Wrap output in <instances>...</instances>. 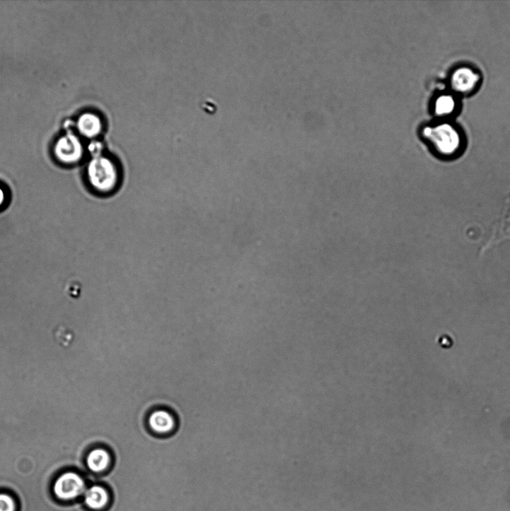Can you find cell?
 Instances as JSON below:
<instances>
[{
	"mask_svg": "<svg viewBox=\"0 0 510 511\" xmlns=\"http://www.w3.org/2000/svg\"><path fill=\"white\" fill-rule=\"evenodd\" d=\"M84 153L83 144L75 134L69 133L62 137L54 147L57 159L64 164L79 162Z\"/></svg>",
	"mask_w": 510,
	"mask_h": 511,
	"instance_id": "277c9868",
	"label": "cell"
},
{
	"mask_svg": "<svg viewBox=\"0 0 510 511\" xmlns=\"http://www.w3.org/2000/svg\"><path fill=\"white\" fill-rule=\"evenodd\" d=\"M122 174L115 162L101 154L93 156L87 167L89 185L103 195L113 194L120 190L122 182Z\"/></svg>",
	"mask_w": 510,
	"mask_h": 511,
	"instance_id": "6da1fadb",
	"label": "cell"
},
{
	"mask_svg": "<svg viewBox=\"0 0 510 511\" xmlns=\"http://www.w3.org/2000/svg\"><path fill=\"white\" fill-rule=\"evenodd\" d=\"M6 201V193L4 190L0 187V207H2Z\"/></svg>",
	"mask_w": 510,
	"mask_h": 511,
	"instance_id": "4fadbf2b",
	"label": "cell"
},
{
	"mask_svg": "<svg viewBox=\"0 0 510 511\" xmlns=\"http://www.w3.org/2000/svg\"><path fill=\"white\" fill-rule=\"evenodd\" d=\"M16 503L11 496L0 494V511H16Z\"/></svg>",
	"mask_w": 510,
	"mask_h": 511,
	"instance_id": "7c38bea8",
	"label": "cell"
},
{
	"mask_svg": "<svg viewBox=\"0 0 510 511\" xmlns=\"http://www.w3.org/2000/svg\"><path fill=\"white\" fill-rule=\"evenodd\" d=\"M456 108V98L448 94L439 96L434 104V111L436 115L440 117L451 115L455 111Z\"/></svg>",
	"mask_w": 510,
	"mask_h": 511,
	"instance_id": "8fae6325",
	"label": "cell"
},
{
	"mask_svg": "<svg viewBox=\"0 0 510 511\" xmlns=\"http://www.w3.org/2000/svg\"><path fill=\"white\" fill-rule=\"evenodd\" d=\"M422 136L429 147L444 159L455 156L463 147V138L459 130L447 122L424 127Z\"/></svg>",
	"mask_w": 510,
	"mask_h": 511,
	"instance_id": "7a4b0ae2",
	"label": "cell"
},
{
	"mask_svg": "<svg viewBox=\"0 0 510 511\" xmlns=\"http://www.w3.org/2000/svg\"><path fill=\"white\" fill-rule=\"evenodd\" d=\"M510 240V193L504 205L500 217L494 221L487 241L482 244L480 256H483L494 246Z\"/></svg>",
	"mask_w": 510,
	"mask_h": 511,
	"instance_id": "3957f363",
	"label": "cell"
},
{
	"mask_svg": "<svg viewBox=\"0 0 510 511\" xmlns=\"http://www.w3.org/2000/svg\"><path fill=\"white\" fill-rule=\"evenodd\" d=\"M85 502L91 509L100 510L109 502V494L105 488L94 486L85 492Z\"/></svg>",
	"mask_w": 510,
	"mask_h": 511,
	"instance_id": "9c48e42d",
	"label": "cell"
},
{
	"mask_svg": "<svg viewBox=\"0 0 510 511\" xmlns=\"http://www.w3.org/2000/svg\"><path fill=\"white\" fill-rule=\"evenodd\" d=\"M76 127L82 136L91 139L98 137L101 133L103 125L98 115L86 113L78 119Z\"/></svg>",
	"mask_w": 510,
	"mask_h": 511,
	"instance_id": "52a82bcc",
	"label": "cell"
},
{
	"mask_svg": "<svg viewBox=\"0 0 510 511\" xmlns=\"http://www.w3.org/2000/svg\"><path fill=\"white\" fill-rule=\"evenodd\" d=\"M86 484L79 475L67 473L61 476L54 484V493L61 500H70L85 493Z\"/></svg>",
	"mask_w": 510,
	"mask_h": 511,
	"instance_id": "5b68a950",
	"label": "cell"
},
{
	"mask_svg": "<svg viewBox=\"0 0 510 511\" xmlns=\"http://www.w3.org/2000/svg\"><path fill=\"white\" fill-rule=\"evenodd\" d=\"M111 457L109 452L103 449L91 451L87 457L88 468L95 473H101L106 470L110 464Z\"/></svg>",
	"mask_w": 510,
	"mask_h": 511,
	"instance_id": "30bf717a",
	"label": "cell"
},
{
	"mask_svg": "<svg viewBox=\"0 0 510 511\" xmlns=\"http://www.w3.org/2000/svg\"><path fill=\"white\" fill-rule=\"evenodd\" d=\"M480 81V74L473 69L462 67L456 69L451 76V88L456 93L468 95L473 93Z\"/></svg>",
	"mask_w": 510,
	"mask_h": 511,
	"instance_id": "8992f818",
	"label": "cell"
},
{
	"mask_svg": "<svg viewBox=\"0 0 510 511\" xmlns=\"http://www.w3.org/2000/svg\"><path fill=\"white\" fill-rule=\"evenodd\" d=\"M151 428L159 434H167L173 431L175 426L173 416L166 410H156L149 418Z\"/></svg>",
	"mask_w": 510,
	"mask_h": 511,
	"instance_id": "ba28073f",
	"label": "cell"
}]
</instances>
